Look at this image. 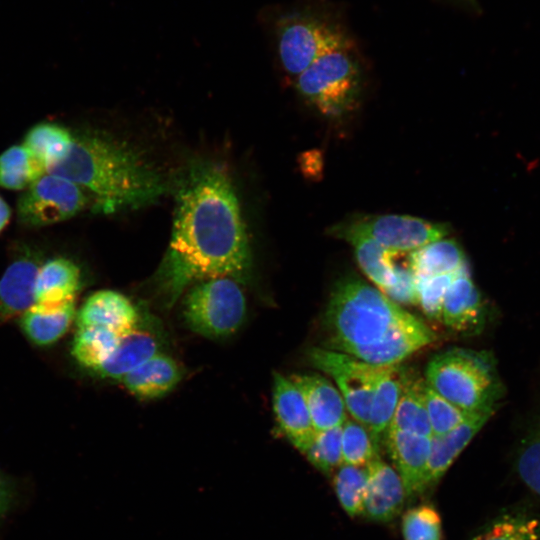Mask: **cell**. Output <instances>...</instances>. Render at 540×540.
Listing matches in <instances>:
<instances>
[{
	"instance_id": "1",
	"label": "cell",
	"mask_w": 540,
	"mask_h": 540,
	"mask_svg": "<svg viewBox=\"0 0 540 540\" xmlns=\"http://www.w3.org/2000/svg\"><path fill=\"white\" fill-rule=\"evenodd\" d=\"M171 239L155 281L166 307L199 281L251 271L246 227L231 179L218 164L198 161L179 178Z\"/></svg>"
},
{
	"instance_id": "2",
	"label": "cell",
	"mask_w": 540,
	"mask_h": 540,
	"mask_svg": "<svg viewBox=\"0 0 540 540\" xmlns=\"http://www.w3.org/2000/svg\"><path fill=\"white\" fill-rule=\"evenodd\" d=\"M322 326L321 347L378 366L400 364L436 340L423 321L356 276L335 283Z\"/></svg>"
},
{
	"instance_id": "3",
	"label": "cell",
	"mask_w": 540,
	"mask_h": 540,
	"mask_svg": "<svg viewBox=\"0 0 540 540\" xmlns=\"http://www.w3.org/2000/svg\"><path fill=\"white\" fill-rule=\"evenodd\" d=\"M46 172L88 191L94 210L102 213L151 204L167 188L162 175L135 148L95 130L73 134L66 155Z\"/></svg>"
},
{
	"instance_id": "4",
	"label": "cell",
	"mask_w": 540,
	"mask_h": 540,
	"mask_svg": "<svg viewBox=\"0 0 540 540\" xmlns=\"http://www.w3.org/2000/svg\"><path fill=\"white\" fill-rule=\"evenodd\" d=\"M425 382L471 414H494L504 397L495 357L486 350L453 347L439 352L427 364Z\"/></svg>"
},
{
	"instance_id": "5",
	"label": "cell",
	"mask_w": 540,
	"mask_h": 540,
	"mask_svg": "<svg viewBox=\"0 0 540 540\" xmlns=\"http://www.w3.org/2000/svg\"><path fill=\"white\" fill-rule=\"evenodd\" d=\"M296 89L322 117L337 120L353 113L362 96V72L353 44L318 57L296 77Z\"/></svg>"
},
{
	"instance_id": "6",
	"label": "cell",
	"mask_w": 540,
	"mask_h": 540,
	"mask_svg": "<svg viewBox=\"0 0 540 540\" xmlns=\"http://www.w3.org/2000/svg\"><path fill=\"white\" fill-rule=\"evenodd\" d=\"M259 20L273 30L281 66L295 78L321 55L352 44L337 24L308 12L292 10L272 15L263 10Z\"/></svg>"
},
{
	"instance_id": "7",
	"label": "cell",
	"mask_w": 540,
	"mask_h": 540,
	"mask_svg": "<svg viewBox=\"0 0 540 540\" xmlns=\"http://www.w3.org/2000/svg\"><path fill=\"white\" fill-rule=\"evenodd\" d=\"M450 233L447 223L432 222L410 215L352 214L327 228L331 237L347 241L369 238L396 253H409Z\"/></svg>"
},
{
	"instance_id": "8",
	"label": "cell",
	"mask_w": 540,
	"mask_h": 540,
	"mask_svg": "<svg viewBox=\"0 0 540 540\" xmlns=\"http://www.w3.org/2000/svg\"><path fill=\"white\" fill-rule=\"evenodd\" d=\"M238 282L220 276L195 283L183 303V316L188 327L210 338L234 333L246 314V299Z\"/></svg>"
},
{
	"instance_id": "9",
	"label": "cell",
	"mask_w": 540,
	"mask_h": 540,
	"mask_svg": "<svg viewBox=\"0 0 540 540\" xmlns=\"http://www.w3.org/2000/svg\"><path fill=\"white\" fill-rule=\"evenodd\" d=\"M307 358L314 368L335 381L347 411L367 429L372 396L388 366L372 365L324 347H311Z\"/></svg>"
},
{
	"instance_id": "10",
	"label": "cell",
	"mask_w": 540,
	"mask_h": 540,
	"mask_svg": "<svg viewBox=\"0 0 540 540\" xmlns=\"http://www.w3.org/2000/svg\"><path fill=\"white\" fill-rule=\"evenodd\" d=\"M85 191L70 180L45 173L17 201V215L27 226H45L67 220L89 204Z\"/></svg>"
},
{
	"instance_id": "11",
	"label": "cell",
	"mask_w": 540,
	"mask_h": 540,
	"mask_svg": "<svg viewBox=\"0 0 540 540\" xmlns=\"http://www.w3.org/2000/svg\"><path fill=\"white\" fill-rule=\"evenodd\" d=\"M486 302L467 265L451 282L443 301L441 322L462 335L479 333L486 324Z\"/></svg>"
},
{
	"instance_id": "12",
	"label": "cell",
	"mask_w": 540,
	"mask_h": 540,
	"mask_svg": "<svg viewBox=\"0 0 540 540\" xmlns=\"http://www.w3.org/2000/svg\"><path fill=\"white\" fill-rule=\"evenodd\" d=\"M384 443L403 483L405 496L413 498L427 488L431 438L389 429Z\"/></svg>"
},
{
	"instance_id": "13",
	"label": "cell",
	"mask_w": 540,
	"mask_h": 540,
	"mask_svg": "<svg viewBox=\"0 0 540 540\" xmlns=\"http://www.w3.org/2000/svg\"><path fill=\"white\" fill-rule=\"evenodd\" d=\"M273 409L282 433L300 452L309 446L315 430L304 397L288 377L273 375Z\"/></svg>"
},
{
	"instance_id": "14",
	"label": "cell",
	"mask_w": 540,
	"mask_h": 540,
	"mask_svg": "<svg viewBox=\"0 0 540 540\" xmlns=\"http://www.w3.org/2000/svg\"><path fill=\"white\" fill-rule=\"evenodd\" d=\"M367 483L362 515L377 522H389L401 511L405 491L397 471L379 455L366 465Z\"/></svg>"
},
{
	"instance_id": "15",
	"label": "cell",
	"mask_w": 540,
	"mask_h": 540,
	"mask_svg": "<svg viewBox=\"0 0 540 540\" xmlns=\"http://www.w3.org/2000/svg\"><path fill=\"white\" fill-rule=\"evenodd\" d=\"M290 379L301 391L316 431L342 426L347 409L342 395L319 374H294Z\"/></svg>"
},
{
	"instance_id": "16",
	"label": "cell",
	"mask_w": 540,
	"mask_h": 540,
	"mask_svg": "<svg viewBox=\"0 0 540 540\" xmlns=\"http://www.w3.org/2000/svg\"><path fill=\"white\" fill-rule=\"evenodd\" d=\"M40 261L31 252L14 260L0 279V323L24 314L35 303Z\"/></svg>"
},
{
	"instance_id": "17",
	"label": "cell",
	"mask_w": 540,
	"mask_h": 540,
	"mask_svg": "<svg viewBox=\"0 0 540 540\" xmlns=\"http://www.w3.org/2000/svg\"><path fill=\"white\" fill-rule=\"evenodd\" d=\"M138 312L123 294L112 290H101L91 294L77 314L78 327L99 326L119 335L135 328Z\"/></svg>"
},
{
	"instance_id": "18",
	"label": "cell",
	"mask_w": 540,
	"mask_h": 540,
	"mask_svg": "<svg viewBox=\"0 0 540 540\" xmlns=\"http://www.w3.org/2000/svg\"><path fill=\"white\" fill-rule=\"evenodd\" d=\"M80 270L71 260L54 258L42 264L35 281L33 306L54 308L75 301L80 289Z\"/></svg>"
},
{
	"instance_id": "19",
	"label": "cell",
	"mask_w": 540,
	"mask_h": 540,
	"mask_svg": "<svg viewBox=\"0 0 540 540\" xmlns=\"http://www.w3.org/2000/svg\"><path fill=\"white\" fill-rule=\"evenodd\" d=\"M159 348L157 338L137 325L119 335L112 354L95 373L104 378L120 381L125 375L158 354Z\"/></svg>"
},
{
	"instance_id": "20",
	"label": "cell",
	"mask_w": 540,
	"mask_h": 540,
	"mask_svg": "<svg viewBox=\"0 0 540 540\" xmlns=\"http://www.w3.org/2000/svg\"><path fill=\"white\" fill-rule=\"evenodd\" d=\"M492 415L493 413L475 414L453 430L431 437L428 487L437 483Z\"/></svg>"
},
{
	"instance_id": "21",
	"label": "cell",
	"mask_w": 540,
	"mask_h": 540,
	"mask_svg": "<svg viewBox=\"0 0 540 540\" xmlns=\"http://www.w3.org/2000/svg\"><path fill=\"white\" fill-rule=\"evenodd\" d=\"M176 361L158 353L125 375L120 381L133 395L151 399L169 393L181 380Z\"/></svg>"
},
{
	"instance_id": "22",
	"label": "cell",
	"mask_w": 540,
	"mask_h": 540,
	"mask_svg": "<svg viewBox=\"0 0 540 540\" xmlns=\"http://www.w3.org/2000/svg\"><path fill=\"white\" fill-rule=\"evenodd\" d=\"M403 385V368L390 365L380 377L370 404L367 430L378 448L390 427Z\"/></svg>"
},
{
	"instance_id": "23",
	"label": "cell",
	"mask_w": 540,
	"mask_h": 540,
	"mask_svg": "<svg viewBox=\"0 0 540 540\" xmlns=\"http://www.w3.org/2000/svg\"><path fill=\"white\" fill-rule=\"evenodd\" d=\"M407 264L416 277H431L457 273L468 262L458 242L445 237L409 252Z\"/></svg>"
},
{
	"instance_id": "24",
	"label": "cell",
	"mask_w": 540,
	"mask_h": 540,
	"mask_svg": "<svg viewBox=\"0 0 540 540\" xmlns=\"http://www.w3.org/2000/svg\"><path fill=\"white\" fill-rule=\"evenodd\" d=\"M75 314V301L54 308L32 306L21 315L20 326L32 343L48 346L66 334Z\"/></svg>"
},
{
	"instance_id": "25",
	"label": "cell",
	"mask_w": 540,
	"mask_h": 540,
	"mask_svg": "<svg viewBox=\"0 0 540 540\" xmlns=\"http://www.w3.org/2000/svg\"><path fill=\"white\" fill-rule=\"evenodd\" d=\"M424 383V379L403 369L402 390L389 429L432 437L423 398Z\"/></svg>"
},
{
	"instance_id": "26",
	"label": "cell",
	"mask_w": 540,
	"mask_h": 540,
	"mask_svg": "<svg viewBox=\"0 0 540 540\" xmlns=\"http://www.w3.org/2000/svg\"><path fill=\"white\" fill-rule=\"evenodd\" d=\"M346 242L353 247L360 269L380 291L385 293L394 285L397 266L394 260L398 253L369 238L355 237Z\"/></svg>"
},
{
	"instance_id": "27",
	"label": "cell",
	"mask_w": 540,
	"mask_h": 540,
	"mask_svg": "<svg viewBox=\"0 0 540 540\" xmlns=\"http://www.w3.org/2000/svg\"><path fill=\"white\" fill-rule=\"evenodd\" d=\"M46 173V166L23 145H14L0 155V186L10 190L28 188Z\"/></svg>"
},
{
	"instance_id": "28",
	"label": "cell",
	"mask_w": 540,
	"mask_h": 540,
	"mask_svg": "<svg viewBox=\"0 0 540 540\" xmlns=\"http://www.w3.org/2000/svg\"><path fill=\"white\" fill-rule=\"evenodd\" d=\"M118 338V333L103 327H78L72 355L82 366L95 372L112 354Z\"/></svg>"
},
{
	"instance_id": "29",
	"label": "cell",
	"mask_w": 540,
	"mask_h": 540,
	"mask_svg": "<svg viewBox=\"0 0 540 540\" xmlns=\"http://www.w3.org/2000/svg\"><path fill=\"white\" fill-rule=\"evenodd\" d=\"M73 134L55 123H39L25 135L23 146L47 167L69 150Z\"/></svg>"
},
{
	"instance_id": "30",
	"label": "cell",
	"mask_w": 540,
	"mask_h": 540,
	"mask_svg": "<svg viewBox=\"0 0 540 540\" xmlns=\"http://www.w3.org/2000/svg\"><path fill=\"white\" fill-rule=\"evenodd\" d=\"M515 470L522 483L540 497V414L520 442Z\"/></svg>"
},
{
	"instance_id": "31",
	"label": "cell",
	"mask_w": 540,
	"mask_h": 540,
	"mask_svg": "<svg viewBox=\"0 0 540 540\" xmlns=\"http://www.w3.org/2000/svg\"><path fill=\"white\" fill-rule=\"evenodd\" d=\"M367 483L366 467L341 464L334 476L337 498L349 516L362 515Z\"/></svg>"
},
{
	"instance_id": "32",
	"label": "cell",
	"mask_w": 540,
	"mask_h": 540,
	"mask_svg": "<svg viewBox=\"0 0 540 540\" xmlns=\"http://www.w3.org/2000/svg\"><path fill=\"white\" fill-rule=\"evenodd\" d=\"M473 540H540V520L522 513L507 514Z\"/></svg>"
},
{
	"instance_id": "33",
	"label": "cell",
	"mask_w": 540,
	"mask_h": 540,
	"mask_svg": "<svg viewBox=\"0 0 540 540\" xmlns=\"http://www.w3.org/2000/svg\"><path fill=\"white\" fill-rule=\"evenodd\" d=\"M368 430L354 419H346L341 432L342 464L366 466L378 455Z\"/></svg>"
},
{
	"instance_id": "34",
	"label": "cell",
	"mask_w": 540,
	"mask_h": 540,
	"mask_svg": "<svg viewBox=\"0 0 540 540\" xmlns=\"http://www.w3.org/2000/svg\"><path fill=\"white\" fill-rule=\"evenodd\" d=\"M423 398L432 436L445 434L475 415L467 413L450 403L426 382L423 387Z\"/></svg>"
},
{
	"instance_id": "35",
	"label": "cell",
	"mask_w": 540,
	"mask_h": 540,
	"mask_svg": "<svg viewBox=\"0 0 540 540\" xmlns=\"http://www.w3.org/2000/svg\"><path fill=\"white\" fill-rule=\"evenodd\" d=\"M342 426L316 431L303 453L310 463L324 474H331L342 464Z\"/></svg>"
},
{
	"instance_id": "36",
	"label": "cell",
	"mask_w": 540,
	"mask_h": 540,
	"mask_svg": "<svg viewBox=\"0 0 540 540\" xmlns=\"http://www.w3.org/2000/svg\"><path fill=\"white\" fill-rule=\"evenodd\" d=\"M404 540H442L441 518L429 504L408 509L402 517Z\"/></svg>"
},
{
	"instance_id": "37",
	"label": "cell",
	"mask_w": 540,
	"mask_h": 540,
	"mask_svg": "<svg viewBox=\"0 0 540 540\" xmlns=\"http://www.w3.org/2000/svg\"><path fill=\"white\" fill-rule=\"evenodd\" d=\"M457 273L416 277L418 304L428 319L441 321L444 297Z\"/></svg>"
},
{
	"instance_id": "38",
	"label": "cell",
	"mask_w": 540,
	"mask_h": 540,
	"mask_svg": "<svg viewBox=\"0 0 540 540\" xmlns=\"http://www.w3.org/2000/svg\"><path fill=\"white\" fill-rule=\"evenodd\" d=\"M398 304H418L416 276L406 263L396 266V281L385 293Z\"/></svg>"
},
{
	"instance_id": "39",
	"label": "cell",
	"mask_w": 540,
	"mask_h": 540,
	"mask_svg": "<svg viewBox=\"0 0 540 540\" xmlns=\"http://www.w3.org/2000/svg\"><path fill=\"white\" fill-rule=\"evenodd\" d=\"M10 492L6 483L0 478V515L6 510Z\"/></svg>"
},
{
	"instance_id": "40",
	"label": "cell",
	"mask_w": 540,
	"mask_h": 540,
	"mask_svg": "<svg viewBox=\"0 0 540 540\" xmlns=\"http://www.w3.org/2000/svg\"><path fill=\"white\" fill-rule=\"evenodd\" d=\"M10 208L0 197V231L6 226L10 218Z\"/></svg>"
}]
</instances>
